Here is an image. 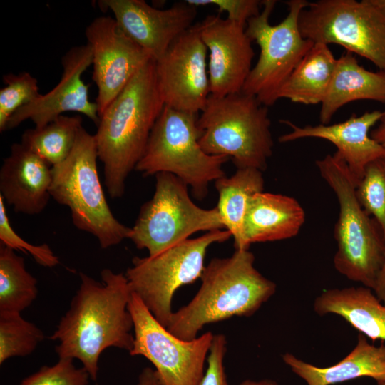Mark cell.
<instances>
[{
  "label": "cell",
  "mask_w": 385,
  "mask_h": 385,
  "mask_svg": "<svg viewBox=\"0 0 385 385\" xmlns=\"http://www.w3.org/2000/svg\"><path fill=\"white\" fill-rule=\"evenodd\" d=\"M79 275V288L50 339L58 342L55 350L59 358L78 359L96 381L104 350L130 352L133 348L132 291L125 274L108 268L101 272L102 283L85 273Z\"/></svg>",
  "instance_id": "1"
},
{
  "label": "cell",
  "mask_w": 385,
  "mask_h": 385,
  "mask_svg": "<svg viewBox=\"0 0 385 385\" xmlns=\"http://www.w3.org/2000/svg\"><path fill=\"white\" fill-rule=\"evenodd\" d=\"M165 105L151 58L101 115L94 135L109 195L121 197Z\"/></svg>",
  "instance_id": "2"
},
{
  "label": "cell",
  "mask_w": 385,
  "mask_h": 385,
  "mask_svg": "<svg viewBox=\"0 0 385 385\" xmlns=\"http://www.w3.org/2000/svg\"><path fill=\"white\" fill-rule=\"evenodd\" d=\"M254 262L250 250H235L230 257L212 259L205 267L197 294L172 314L167 329L190 341L207 324L254 314L276 292V284Z\"/></svg>",
  "instance_id": "3"
},
{
  "label": "cell",
  "mask_w": 385,
  "mask_h": 385,
  "mask_svg": "<svg viewBox=\"0 0 385 385\" xmlns=\"http://www.w3.org/2000/svg\"><path fill=\"white\" fill-rule=\"evenodd\" d=\"M316 165L339 202V217L334 232L337 246L333 260L334 268L348 279L373 289L385 249L381 229L360 205L356 184L337 152L317 160Z\"/></svg>",
  "instance_id": "4"
},
{
  "label": "cell",
  "mask_w": 385,
  "mask_h": 385,
  "mask_svg": "<svg viewBox=\"0 0 385 385\" xmlns=\"http://www.w3.org/2000/svg\"><path fill=\"white\" fill-rule=\"evenodd\" d=\"M197 125L206 153L232 159L237 169H267L274 147L271 121L268 107L255 97L243 92L210 95Z\"/></svg>",
  "instance_id": "5"
},
{
  "label": "cell",
  "mask_w": 385,
  "mask_h": 385,
  "mask_svg": "<svg viewBox=\"0 0 385 385\" xmlns=\"http://www.w3.org/2000/svg\"><path fill=\"white\" fill-rule=\"evenodd\" d=\"M98 150L94 135L83 127L62 163L52 167L51 197L71 211L76 228L93 235L102 249L128 239L131 227L120 222L111 212L98 177Z\"/></svg>",
  "instance_id": "6"
},
{
  "label": "cell",
  "mask_w": 385,
  "mask_h": 385,
  "mask_svg": "<svg viewBox=\"0 0 385 385\" xmlns=\"http://www.w3.org/2000/svg\"><path fill=\"white\" fill-rule=\"evenodd\" d=\"M198 114L164 106L150 133L135 170L144 176L170 173L192 189L202 200L211 182L225 175V156L211 155L200 147Z\"/></svg>",
  "instance_id": "7"
},
{
  "label": "cell",
  "mask_w": 385,
  "mask_h": 385,
  "mask_svg": "<svg viewBox=\"0 0 385 385\" xmlns=\"http://www.w3.org/2000/svg\"><path fill=\"white\" fill-rule=\"evenodd\" d=\"M276 3L262 1L260 14L250 19L245 27L247 35L258 45L260 52L242 92L255 97L267 107L278 101L279 90L314 45L302 36L299 27V14L309 1H287V15L278 24L272 25L270 17Z\"/></svg>",
  "instance_id": "8"
},
{
  "label": "cell",
  "mask_w": 385,
  "mask_h": 385,
  "mask_svg": "<svg viewBox=\"0 0 385 385\" xmlns=\"http://www.w3.org/2000/svg\"><path fill=\"white\" fill-rule=\"evenodd\" d=\"M302 36L337 44L385 71V0H319L301 11Z\"/></svg>",
  "instance_id": "9"
},
{
  "label": "cell",
  "mask_w": 385,
  "mask_h": 385,
  "mask_svg": "<svg viewBox=\"0 0 385 385\" xmlns=\"http://www.w3.org/2000/svg\"><path fill=\"white\" fill-rule=\"evenodd\" d=\"M155 177L154 194L141 206L128 238L138 249L153 257L197 232L225 230L216 207L195 205L180 179L167 173Z\"/></svg>",
  "instance_id": "10"
},
{
  "label": "cell",
  "mask_w": 385,
  "mask_h": 385,
  "mask_svg": "<svg viewBox=\"0 0 385 385\" xmlns=\"http://www.w3.org/2000/svg\"><path fill=\"white\" fill-rule=\"evenodd\" d=\"M227 230L205 232L187 239L153 257H135L125 273L136 294L156 320L167 327L173 313L172 301L182 286L200 279L208 248L230 238Z\"/></svg>",
  "instance_id": "11"
},
{
  "label": "cell",
  "mask_w": 385,
  "mask_h": 385,
  "mask_svg": "<svg viewBox=\"0 0 385 385\" xmlns=\"http://www.w3.org/2000/svg\"><path fill=\"white\" fill-rule=\"evenodd\" d=\"M128 309L134 330L130 355L149 360L164 385H200L214 334L207 332L190 341L180 339L160 324L133 292Z\"/></svg>",
  "instance_id": "12"
},
{
  "label": "cell",
  "mask_w": 385,
  "mask_h": 385,
  "mask_svg": "<svg viewBox=\"0 0 385 385\" xmlns=\"http://www.w3.org/2000/svg\"><path fill=\"white\" fill-rule=\"evenodd\" d=\"M207 49L199 24L182 34L155 61L158 89L165 106L198 114L210 96Z\"/></svg>",
  "instance_id": "13"
},
{
  "label": "cell",
  "mask_w": 385,
  "mask_h": 385,
  "mask_svg": "<svg viewBox=\"0 0 385 385\" xmlns=\"http://www.w3.org/2000/svg\"><path fill=\"white\" fill-rule=\"evenodd\" d=\"M87 43L93 53L92 78L98 88L99 118L152 58L133 41L114 18L99 16L86 29Z\"/></svg>",
  "instance_id": "14"
},
{
  "label": "cell",
  "mask_w": 385,
  "mask_h": 385,
  "mask_svg": "<svg viewBox=\"0 0 385 385\" xmlns=\"http://www.w3.org/2000/svg\"><path fill=\"white\" fill-rule=\"evenodd\" d=\"M92 61L89 44L70 48L61 58L63 73L58 83L18 109L8 121L6 130L15 128L26 120H32L35 128H42L67 111L80 113L98 125V105L90 101L88 86L81 78Z\"/></svg>",
  "instance_id": "15"
},
{
  "label": "cell",
  "mask_w": 385,
  "mask_h": 385,
  "mask_svg": "<svg viewBox=\"0 0 385 385\" xmlns=\"http://www.w3.org/2000/svg\"><path fill=\"white\" fill-rule=\"evenodd\" d=\"M198 24L207 49L210 95L222 97L242 92L255 56L246 26L219 14L207 16Z\"/></svg>",
  "instance_id": "16"
},
{
  "label": "cell",
  "mask_w": 385,
  "mask_h": 385,
  "mask_svg": "<svg viewBox=\"0 0 385 385\" xmlns=\"http://www.w3.org/2000/svg\"><path fill=\"white\" fill-rule=\"evenodd\" d=\"M98 4L109 9L123 31L155 61L193 26L197 14V8L186 1L165 9L143 0H102Z\"/></svg>",
  "instance_id": "17"
},
{
  "label": "cell",
  "mask_w": 385,
  "mask_h": 385,
  "mask_svg": "<svg viewBox=\"0 0 385 385\" xmlns=\"http://www.w3.org/2000/svg\"><path fill=\"white\" fill-rule=\"evenodd\" d=\"M385 115V111H366L361 115L352 114L347 120L334 124H319L300 127L288 120L280 122L291 131L279 138L280 143L314 138L327 140L337 148V153L346 163L356 185L367 165L385 154V148L370 135L372 128Z\"/></svg>",
  "instance_id": "18"
},
{
  "label": "cell",
  "mask_w": 385,
  "mask_h": 385,
  "mask_svg": "<svg viewBox=\"0 0 385 385\" xmlns=\"http://www.w3.org/2000/svg\"><path fill=\"white\" fill-rule=\"evenodd\" d=\"M52 167L24 145L14 143L0 170V195L14 211L40 214L51 196Z\"/></svg>",
  "instance_id": "19"
},
{
  "label": "cell",
  "mask_w": 385,
  "mask_h": 385,
  "mask_svg": "<svg viewBox=\"0 0 385 385\" xmlns=\"http://www.w3.org/2000/svg\"><path fill=\"white\" fill-rule=\"evenodd\" d=\"M304 221V210L294 197L257 192L251 198L245 215L241 250H249L253 243L292 238Z\"/></svg>",
  "instance_id": "20"
},
{
  "label": "cell",
  "mask_w": 385,
  "mask_h": 385,
  "mask_svg": "<svg viewBox=\"0 0 385 385\" xmlns=\"http://www.w3.org/2000/svg\"><path fill=\"white\" fill-rule=\"evenodd\" d=\"M359 333L354 348L339 362L318 367L291 353L282 355L283 361L307 385H332L360 377H370L376 382L385 381V344L376 346Z\"/></svg>",
  "instance_id": "21"
},
{
  "label": "cell",
  "mask_w": 385,
  "mask_h": 385,
  "mask_svg": "<svg viewBox=\"0 0 385 385\" xmlns=\"http://www.w3.org/2000/svg\"><path fill=\"white\" fill-rule=\"evenodd\" d=\"M313 307L320 316L331 314L341 317L373 342H385V305L368 287L327 289L316 297Z\"/></svg>",
  "instance_id": "22"
},
{
  "label": "cell",
  "mask_w": 385,
  "mask_h": 385,
  "mask_svg": "<svg viewBox=\"0 0 385 385\" xmlns=\"http://www.w3.org/2000/svg\"><path fill=\"white\" fill-rule=\"evenodd\" d=\"M363 100L385 103V71L366 69L354 54L346 51L337 60L330 86L321 103V124H329L344 105Z\"/></svg>",
  "instance_id": "23"
},
{
  "label": "cell",
  "mask_w": 385,
  "mask_h": 385,
  "mask_svg": "<svg viewBox=\"0 0 385 385\" xmlns=\"http://www.w3.org/2000/svg\"><path fill=\"white\" fill-rule=\"evenodd\" d=\"M337 60L329 45L314 43L279 90L278 100L321 104L330 86Z\"/></svg>",
  "instance_id": "24"
},
{
  "label": "cell",
  "mask_w": 385,
  "mask_h": 385,
  "mask_svg": "<svg viewBox=\"0 0 385 385\" xmlns=\"http://www.w3.org/2000/svg\"><path fill=\"white\" fill-rule=\"evenodd\" d=\"M262 172L255 168H239L230 177L225 175L215 181L218 193L216 208L225 230L234 239L235 250H241L243 225L250 201L264 190Z\"/></svg>",
  "instance_id": "25"
},
{
  "label": "cell",
  "mask_w": 385,
  "mask_h": 385,
  "mask_svg": "<svg viewBox=\"0 0 385 385\" xmlns=\"http://www.w3.org/2000/svg\"><path fill=\"white\" fill-rule=\"evenodd\" d=\"M82 120L80 115H61L42 128L26 130L21 143L53 167L69 155Z\"/></svg>",
  "instance_id": "26"
},
{
  "label": "cell",
  "mask_w": 385,
  "mask_h": 385,
  "mask_svg": "<svg viewBox=\"0 0 385 385\" xmlns=\"http://www.w3.org/2000/svg\"><path fill=\"white\" fill-rule=\"evenodd\" d=\"M38 294L37 279L14 250L0 247V313H21Z\"/></svg>",
  "instance_id": "27"
},
{
  "label": "cell",
  "mask_w": 385,
  "mask_h": 385,
  "mask_svg": "<svg viewBox=\"0 0 385 385\" xmlns=\"http://www.w3.org/2000/svg\"><path fill=\"white\" fill-rule=\"evenodd\" d=\"M44 337L43 332L21 313H0V364L31 354Z\"/></svg>",
  "instance_id": "28"
},
{
  "label": "cell",
  "mask_w": 385,
  "mask_h": 385,
  "mask_svg": "<svg viewBox=\"0 0 385 385\" xmlns=\"http://www.w3.org/2000/svg\"><path fill=\"white\" fill-rule=\"evenodd\" d=\"M356 192L360 205L377 222L385 240V154L367 165Z\"/></svg>",
  "instance_id": "29"
},
{
  "label": "cell",
  "mask_w": 385,
  "mask_h": 385,
  "mask_svg": "<svg viewBox=\"0 0 385 385\" xmlns=\"http://www.w3.org/2000/svg\"><path fill=\"white\" fill-rule=\"evenodd\" d=\"M6 86L0 90V131L6 130L10 118L21 107L41 94L38 81L28 72L8 73L2 77Z\"/></svg>",
  "instance_id": "30"
},
{
  "label": "cell",
  "mask_w": 385,
  "mask_h": 385,
  "mask_svg": "<svg viewBox=\"0 0 385 385\" xmlns=\"http://www.w3.org/2000/svg\"><path fill=\"white\" fill-rule=\"evenodd\" d=\"M89 379L86 369L76 368L73 359L59 358L56 364L41 367L20 385H88Z\"/></svg>",
  "instance_id": "31"
},
{
  "label": "cell",
  "mask_w": 385,
  "mask_h": 385,
  "mask_svg": "<svg viewBox=\"0 0 385 385\" xmlns=\"http://www.w3.org/2000/svg\"><path fill=\"white\" fill-rule=\"evenodd\" d=\"M0 240L2 245L30 254L37 263L43 267H53L60 262L58 257L47 244L32 245L22 239L14 230L6 214L5 202L1 195Z\"/></svg>",
  "instance_id": "32"
},
{
  "label": "cell",
  "mask_w": 385,
  "mask_h": 385,
  "mask_svg": "<svg viewBox=\"0 0 385 385\" xmlns=\"http://www.w3.org/2000/svg\"><path fill=\"white\" fill-rule=\"evenodd\" d=\"M195 7L214 5L219 14L225 12L226 19L246 26L247 21L260 14L262 1L259 0H185Z\"/></svg>",
  "instance_id": "33"
},
{
  "label": "cell",
  "mask_w": 385,
  "mask_h": 385,
  "mask_svg": "<svg viewBox=\"0 0 385 385\" xmlns=\"http://www.w3.org/2000/svg\"><path fill=\"white\" fill-rule=\"evenodd\" d=\"M227 344L224 334H214L207 359V367L200 385H229L224 367Z\"/></svg>",
  "instance_id": "34"
},
{
  "label": "cell",
  "mask_w": 385,
  "mask_h": 385,
  "mask_svg": "<svg viewBox=\"0 0 385 385\" xmlns=\"http://www.w3.org/2000/svg\"><path fill=\"white\" fill-rule=\"evenodd\" d=\"M372 290L376 297L385 305V249L383 262Z\"/></svg>",
  "instance_id": "35"
},
{
  "label": "cell",
  "mask_w": 385,
  "mask_h": 385,
  "mask_svg": "<svg viewBox=\"0 0 385 385\" xmlns=\"http://www.w3.org/2000/svg\"><path fill=\"white\" fill-rule=\"evenodd\" d=\"M138 385H164L156 372L149 367L145 368L138 377Z\"/></svg>",
  "instance_id": "36"
},
{
  "label": "cell",
  "mask_w": 385,
  "mask_h": 385,
  "mask_svg": "<svg viewBox=\"0 0 385 385\" xmlns=\"http://www.w3.org/2000/svg\"><path fill=\"white\" fill-rule=\"evenodd\" d=\"M371 137L385 148V115L370 132Z\"/></svg>",
  "instance_id": "37"
},
{
  "label": "cell",
  "mask_w": 385,
  "mask_h": 385,
  "mask_svg": "<svg viewBox=\"0 0 385 385\" xmlns=\"http://www.w3.org/2000/svg\"><path fill=\"white\" fill-rule=\"evenodd\" d=\"M240 385H278V384L271 379H262L259 381L247 379L242 381Z\"/></svg>",
  "instance_id": "38"
},
{
  "label": "cell",
  "mask_w": 385,
  "mask_h": 385,
  "mask_svg": "<svg viewBox=\"0 0 385 385\" xmlns=\"http://www.w3.org/2000/svg\"><path fill=\"white\" fill-rule=\"evenodd\" d=\"M377 385H385V381L377 382Z\"/></svg>",
  "instance_id": "39"
}]
</instances>
